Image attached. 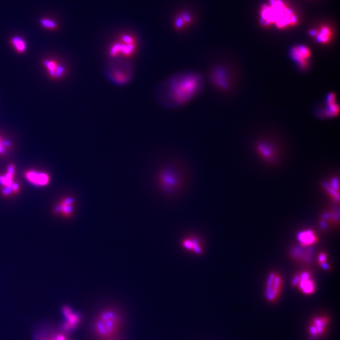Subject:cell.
Returning <instances> with one entry per match:
<instances>
[{
	"mask_svg": "<svg viewBox=\"0 0 340 340\" xmlns=\"http://www.w3.org/2000/svg\"><path fill=\"white\" fill-rule=\"evenodd\" d=\"M74 199L72 197H67L63 200L62 203L56 207V211L61 213L65 216L69 217L73 214L74 210Z\"/></svg>",
	"mask_w": 340,
	"mask_h": 340,
	"instance_id": "cell-14",
	"label": "cell"
},
{
	"mask_svg": "<svg viewBox=\"0 0 340 340\" xmlns=\"http://www.w3.org/2000/svg\"><path fill=\"white\" fill-rule=\"evenodd\" d=\"M212 80L214 82L218 85L219 87L226 89L227 87V76H225V71L221 69H216L212 74Z\"/></svg>",
	"mask_w": 340,
	"mask_h": 340,
	"instance_id": "cell-18",
	"label": "cell"
},
{
	"mask_svg": "<svg viewBox=\"0 0 340 340\" xmlns=\"http://www.w3.org/2000/svg\"><path fill=\"white\" fill-rule=\"evenodd\" d=\"M191 238H192L193 243L192 252L197 255H201L204 251L203 244H202L201 240L198 237L195 236H192Z\"/></svg>",
	"mask_w": 340,
	"mask_h": 340,
	"instance_id": "cell-23",
	"label": "cell"
},
{
	"mask_svg": "<svg viewBox=\"0 0 340 340\" xmlns=\"http://www.w3.org/2000/svg\"><path fill=\"white\" fill-rule=\"evenodd\" d=\"M327 104H328V107H327V110L324 112V115L328 116V117H334V116L338 115L339 113V108L335 103V94L331 93L328 96Z\"/></svg>",
	"mask_w": 340,
	"mask_h": 340,
	"instance_id": "cell-16",
	"label": "cell"
},
{
	"mask_svg": "<svg viewBox=\"0 0 340 340\" xmlns=\"http://www.w3.org/2000/svg\"><path fill=\"white\" fill-rule=\"evenodd\" d=\"M11 43H12L13 47L15 48V50L21 53L25 52L27 49V44L23 37L20 36L12 37Z\"/></svg>",
	"mask_w": 340,
	"mask_h": 340,
	"instance_id": "cell-19",
	"label": "cell"
},
{
	"mask_svg": "<svg viewBox=\"0 0 340 340\" xmlns=\"http://www.w3.org/2000/svg\"><path fill=\"white\" fill-rule=\"evenodd\" d=\"M259 153L267 159H271L274 157L273 150L267 144H260L258 148Z\"/></svg>",
	"mask_w": 340,
	"mask_h": 340,
	"instance_id": "cell-20",
	"label": "cell"
},
{
	"mask_svg": "<svg viewBox=\"0 0 340 340\" xmlns=\"http://www.w3.org/2000/svg\"><path fill=\"white\" fill-rule=\"evenodd\" d=\"M13 177H14V175L7 172L6 173L5 175L0 176V183H1V185L5 186V187L11 186L12 185V184L14 183V181H13Z\"/></svg>",
	"mask_w": 340,
	"mask_h": 340,
	"instance_id": "cell-24",
	"label": "cell"
},
{
	"mask_svg": "<svg viewBox=\"0 0 340 340\" xmlns=\"http://www.w3.org/2000/svg\"><path fill=\"white\" fill-rule=\"evenodd\" d=\"M283 279L281 275L277 272L269 274L265 287V295L270 302H274L279 297L282 290Z\"/></svg>",
	"mask_w": 340,
	"mask_h": 340,
	"instance_id": "cell-7",
	"label": "cell"
},
{
	"mask_svg": "<svg viewBox=\"0 0 340 340\" xmlns=\"http://www.w3.org/2000/svg\"><path fill=\"white\" fill-rule=\"evenodd\" d=\"M5 146L4 144V141H2L1 138H0V154H2L5 152Z\"/></svg>",
	"mask_w": 340,
	"mask_h": 340,
	"instance_id": "cell-28",
	"label": "cell"
},
{
	"mask_svg": "<svg viewBox=\"0 0 340 340\" xmlns=\"http://www.w3.org/2000/svg\"><path fill=\"white\" fill-rule=\"evenodd\" d=\"M63 313L67 319V322L64 325V329L65 330H69L75 328L80 321L78 315L72 312L71 309L68 307H65L63 308Z\"/></svg>",
	"mask_w": 340,
	"mask_h": 340,
	"instance_id": "cell-13",
	"label": "cell"
},
{
	"mask_svg": "<svg viewBox=\"0 0 340 340\" xmlns=\"http://www.w3.org/2000/svg\"><path fill=\"white\" fill-rule=\"evenodd\" d=\"M179 16L181 17L182 21H183L185 27L189 25V24L192 23L193 22V18L192 16H191L189 14H188V13H182V14L180 15Z\"/></svg>",
	"mask_w": 340,
	"mask_h": 340,
	"instance_id": "cell-26",
	"label": "cell"
},
{
	"mask_svg": "<svg viewBox=\"0 0 340 340\" xmlns=\"http://www.w3.org/2000/svg\"><path fill=\"white\" fill-rule=\"evenodd\" d=\"M52 340H66L65 339V337H63V336H59L57 339H55Z\"/></svg>",
	"mask_w": 340,
	"mask_h": 340,
	"instance_id": "cell-30",
	"label": "cell"
},
{
	"mask_svg": "<svg viewBox=\"0 0 340 340\" xmlns=\"http://www.w3.org/2000/svg\"><path fill=\"white\" fill-rule=\"evenodd\" d=\"M39 23L41 27L45 28V29L53 30L56 29L58 27V23L56 22L48 17H43L39 20Z\"/></svg>",
	"mask_w": 340,
	"mask_h": 340,
	"instance_id": "cell-21",
	"label": "cell"
},
{
	"mask_svg": "<svg viewBox=\"0 0 340 340\" xmlns=\"http://www.w3.org/2000/svg\"><path fill=\"white\" fill-rule=\"evenodd\" d=\"M25 177L30 183L39 186L47 185L50 181L49 175L46 173L35 171H29L26 173Z\"/></svg>",
	"mask_w": 340,
	"mask_h": 340,
	"instance_id": "cell-11",
	"label": "cell"
},
{
	"mask_svg": "<svg viewBox=\"0 0 340 340\" xmlns=\"http://www.w3.org/2000/svg\"><path fill=\"white\" fill-rule=\"evenodd\" d=\"M324 188H325L327 193L330 195L331 199L334 200L335 202H339V184L337 179L331 180L330 182L325 183Z\"/></svg>",
	"mask_w": 340,
	"mask_h": 340,
	"instance_id": "cell-15",
	"label": "cell"
},
{
	"mask_svg": "<svg viewBox=\"0 0 340 340\" xmlns=\"http://www.w3.org/2000/svg\"><path fill=\"white\" fill-rule=\"evenodd\" d=\"M297 240L302 247H308L317 242L318 237L313 230L306 229L298 234Z\"/></svg>",
	"mask_w": 340,
	"mask_h": 340,
	"instance_id": "cell-12",
	"label": "cell"
},
{
	"mask_svg": "<svg viewBox=\"0 0 340 340\" xmlns=\"http://www.w3.org/2000/svg\"><path fill=\"white\" fill-rule=\"evenodd\" d=\"M118 326V316L113 311L102 313L98 317L95 324L96 331L103 338H109L117 331Z\"/></svg>",
	"mask_w": 340,
	"mask_h": 340,
	"instance_id": "cell-6",
	"label": "cell"
},
{
	"mask_svg": "<svg viewBox=\"0 0 340 340\" xmlns=\"http://www.w3.org/2000/svg\"><path fill=\"white\" fill-rule=\"evenodd\" d=\"M311 35L313 36H317V40L320 43H327L330 40L331 37V31L330 28L323 27L320 28L318 31L314 30L311 32Z\"/></svg>",
	"mask_w": 340,
	"mask_h": 340,
	"instance_id": "cell-17",
	"label": "cell"
},
{
	"mask_svg": "<svg viewBox=\"0 0 340 340\" xmlns=\"http://www.w3.org/2000/svg\"><path fill=\"white\" fill-rule=\"evenodd\" d=\"M328 324L329 319L325 317H315L309 326V333L315 337L323 335L325 333Z\"/></svg>",
	"mask_w": 340,
	"mask_h": 340,
	"instance_id": "cell-10",
	"label": "cell"
},
{
	"mask_svg": "<svg viewBox=\"0 0 340 340\" xmlns=\"http://www.w3.org/2000/svg\"><path fill=\"white\" fill-rule=\"evenodd\" d=\"M139 49V43L135 35L124 33L109 45L107 55L108 61H131Z\"/></svg>",
	"mask_w": 340,
	"mask_h": 340,
	"instance_id": "cell-3",
	"label": "cell"
},
{
	"mask_svg": "<svg viewBox=\"0 0 340 340\" xmlns=\"http://www.w3.org/2000/svg\"><path fill=\"white\" fill-rule=\"evenodd\" d=\"M327 255L325 253H321V254H319V256H318V262H319V264L322 265V267L324 268V269H327V264H326V261H327Z\"/></svg>",
	"mask_w": 340,
	"mask_h": 340,
	"instance_id": "cell-27",
	"label": "cell"
},
{
	"mask_svg": "<svg viewBox=\"0 0 340 340\" xmlns=\"http://www.w3.org/2000/svg\"><path fill=\"white\" fill-rule=\"evenodd\" d=\"M293 284L306 295H313L316 291V284L312 275L308 271L300 272L295 276Z\"/></svg>",
	"mask_w": 340,
	"mask_h": 340,
	"instance_id": "cell-8",
	"label": "cell"
},
{
	"mask_svg": "<svg viewBox=\"0 0 340 340\" xmlns=\"http://www.w3.org/2000/svg\"><path fill=\"white\" fill-rule=\"evenodd\" d=\"M44 64H45V67L47 68L48 70H49L50 75L54 76L55 73H56V68L58 67L56 64L53 62V61L48 60L45 61Z\"/></svg>",
	"mask_w": 340,
	"mask_h": 340,
	"instance_id": "cell-25",
	"label": "cell"
},
{
	"mask_svg": "<svg viewBox=\"0 0 340 340\" xmlns=\"http://www.w3.org/2000/svg\"><path fill=\"white\" fill-rule=\"evenodd\" d=\"M158 183L164 194H176L183 185L181 173L172 166H165L160 170L158 175Z\"/></svg>",
	"mask_w": 340,
	"mask_h": 340,
	"instance_id": "cell-5",
	"label": "cell"
},
{
	"mask_svg": "<svg viewBox=\"0 0 340 340\" xmlns=\"http://www.w3.org/2000/svg\"><path fill=\"white\" fill-rule=\"evenodd\" d=\"M12 188L13 192L17 193L19 190V185L18 183H14L12 184Z\"/></svg>",
	"mask_w": 340,
	"mask_h": 340,
	"instance_id": "cell-29",
	"label": "cell"
},
{
	"mask_svg": "<svg viewBox=\"0 0 340 340\" xmlns=\"http://www.w3.org/2000/svg\"><path fill=\"white\" fill-rule=\"evenodd\" d=\"M296 260L302 261V262H309L311 260V253L309 249H296L294 250L293 255L294 256L300 255Z\"/></svg>",
	"mask_w": 340,
	"mask_h": 340,
	"instance_id": "cell-22",
	"label": "cell"
},
{
	"mask_svg": "<svg viewBox=\"0 0 340 340\" xmlns=\"http://www.w3.org/2000/svg\"><path fill=\"white\" fill-rule=\"evenodd\" d=\"M261 23L265 26L275 25L278 28L293 27L297 17L283 0H269L260 10Z\"/></svg>",
	"mask_w": 340,
	"mask_h": 340,
	"instance_id": "cell-2",
	"label": "cell"
},
{
	"mask_svg": "<svg viewBox=\"0 0 340 340\" xmlns=\"http://www.w3.org/2000/svg\"><path fill=\"white\" fill-rule=\"evenodd\" d=\"M203 85L201 74L190 71L180 72L159 83L155 91L156 99L166 108H179L194 99Z\"/></svg>",
	"mask_w": 340,
	"mask_h": 340,
	"instance_id": "cell-1",
	"label": "cell"
},
{
	"mask_svg": "<svg viewBox=\"0 0 340 340\" xmlns=\"http://www.w3.org/2000/svg\"><path fill=\"white\" fill-rule=\"evenodd\" d=\"M291 56L301 69H305L308 67L309 59L311 57V51L306 46L297 45L291 49Z\"/></svg>",
	"mask_w": 340,
	"mask_h": 340,
	"instance_id": "cell-9",
	"label": "cell"
},
{
	"mask_svg": "<svg viewBox=\"0 0 340 340\" xmlns=\"http://www.w3.org/2000/svg\"><path fill=\"white\" fill-rule=\"evenodd\" d=\"M105 74L110 82L117 86H125L133 80L135 69L131 61H108Z\"/></svg>",
	"mask_w": 340,
	"mask_h": 340,
	"instance_id": "cell-4",
	"label": "cell"
}]
</instances>
